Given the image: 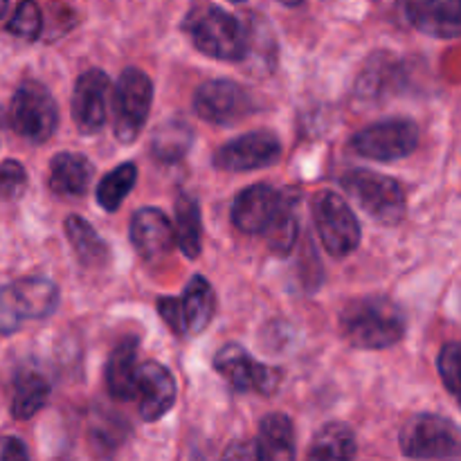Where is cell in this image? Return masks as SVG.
<instances>
[{
	"instance_id": "26",
	"label": "cell",
	"mask_w": 461,
	"mask_h": 461,
	"mask_svg": "<svg viewBox=\"0 0 461 461\" xmlns=\"http://www.w3.org/2000/svg\"><path fill=\"white\" fill-rule=\"evenodd\" d=\"M50 399V383L39 372H23L14 381L12 417L16 421H27L45 408Z\"/></svg>"
},
{
	"instance_id": "40",
	"label": "cell",
	"mask_w": 461,
	"mask_h": 461,
	"mask_svg": "<svg viewBox=\"0 0 461 461\" xmlns=\"http://www.w3.org/2000/svg\"><path fill=\"white\" fill-rule=\"evenodd\" d=\"M232 3H246V0H232Z\"/></svg>"
},
{
	"instance_id": "3",
	"label": "cell",
	"mask_w": 461,
	"mask_h": 461,
	"mask_svg": "<svg viewBox=\"0 0 461 461\" xmlns=\"http://www.w3.org/2000/svg\"><path fill=\"white\" fill-rule=\"evenodd\" d=\"M342 189L360 210L381 225H396L408 212V198L399 180L372 169H351L342 176Z\"/></svg>"
},
{
	"instance_id": "28",
	"label": "cell",
	"mask_w": 461,
	"mask_h": 461,
	"mask_svg": "<svg viewBox=\"0 0 461 461\" xmlns=\"http://www.w3.org/2000/svg\"><path fill=\"white\" fill-rule=\"evenodd\" d=\"M63 230H66L72 250L77 252L84 266H102L108 259V246L99 239V234L86 219L70 214L63 223Z\"/></svg>"
},
{
	"instance_id": "7",
	"label": "cell",
	"mask_w": 461,
	"mask_h": 461,
	"mask_svg": "<svg viewBox=\"0 0 461 461\" xmlns=\"http://www.w3.org/2000/svg\"><path fill=\"white\" fill-rule=\"evenodd\" d=\"M151 77L140 70V68H126L120 79H117L115 95H113V104H115L113 131H115L117 142L131 144L138 140L144 124H147L149 113H151Z\"/></svg>"
},
{
	"instance_id": "1",
	"label": "cell",
	"mask_w": 461,
	"mask_h": 461,
	"mask_svg": "<svg viewBox=\"0 0 461 461\" xmlns=\"http://www.w3.org/2000/svg\"><path fill=\"white\" fill-rule=\"evenodd\" d=\"M340 331L356 349L378 351L403 340L408 331V318L390 297L367 295L349 302L342 309Z\"/></svg>"
},
{
	"instance_id": "27",
	"label": "cell",
	"mask_w": 461,
	"mask_h": 461,
	"mask_svg": "<svg viewBox=\"0 0 461 461\" xmlns=\"http://www.w3.org/2000/svg\"><path fill=\"white\" fill-rule=\"evenodd\" d=\"M192 142H194L192 126L183 120H169L165 122L156 133H153L149 151H151V156L156 158L158 162L171 165V162H178L187 156Z\"/></svg>"
},
{
	"instance_id": "36",
	"label": "cell",
	"mask_w": 461,
	"mask_h": 461,
	"mask_svg": "<svg viewBox=\"0 0 461 461\" xmlns=\"http://www.w3.org/2000/svg\"><path fill=\"white\" fill-rule=\"evenodd\" d=\"M221 461H259V457H257L255 441H232V444L225 448Z\"/></svg>"
},
{
	"instance_id": "23",
	"label": "cell",
	"mask_w": 461,
	"mask_h": 461,
	"mask_svg": "<svg viewBox=\"0 0 461 461\" xmlns=\"http://www.w3.org/2000/svg\"><path fill=\"white\" fill-rule=\"evenodd\" d=\"M16 295L25 320H45L57 311L59 288L45 277H25L16 284H9Z\"/></svg>"
},
{
	"instance_id": "8",
	"label": "cell",
	"mask_w": 461,
	"mask_h": 461,
	"mask_svg": "<svg viewBox=\"0 0 461 461\" xmlns=\"http://www.w3.org/2000/svg\"><path fill=\"white\" fill-rule=\"evenodd\" d=\"M419 144V126L405 117L376 122L351 138V149L358 156L376 162H396L408 158Z\"/></svg>"
},
{
	"instance_id": "17",
	"label": "cell",
	"mask_w": 461,
	"mask_h": 461,
	"mask_svg": "<svg viewBox=\"0 0 461 461\" xmlns=\"http://www.w3.org/2000/svg\"><path fill=\"white\" fill-rule=\"evenodd\" d=\"M95 178V167L81 153L63 151L50 160V178L48 185L59 196L79 198L88 192L90 183Z\"/></svg>"
},
{
	"instance_id": "37",
	"label": "cell",
	"mask_w": 461,
	"mask_h": 461,
	"mask_svg": "<svg viewBox=\"0 0 461 461\" xmlns=\"http://www.w3.org/2000/svg\"><path fill=\"white\" fill-rule=\"evenodd\" d=\"M0 461H30L25 444L16 437H5L0 444Z\"/></svg>"
},
{
	"instance_id": "18",
	"label": "cell",
	"mask_w": 461,
	"mask_h": 461,
	"mask_svg": "<svg viewBox=\"0 0 461 461\" xmlns=\"http://www.w3.org/2000/svg\"><path fill=\"white\" fill-rule=\"evenodd\" d=\"M140 340L129 336L122 338L111 351L106 363L108 394L117 401L135 399V374H138Z\"/></svg>"
},
{
	"instance_id": "9",
	"label": "cell",
	"mask_w": 461,
	"mask_h": 461,
	"mask_svg": "<svg viewBox=\"0 0 461 461\" xmlns=\"http://www.w3.org/2000/svg\"><path fill=\"white\" fill-rule=\"evenodd\" d=\"M214 369L234 392L273 394L282 383V372L270 365L257 363L241 345H225L216 351Z\"/></svg>"
},
{
	"instance_id": "15",
	"label": "cell",
	"mask_w": 461,
	"mask_h": 461,
	"mask_svg": "<svg viewBox=\"0 0 461 461\" xmlns=\"http://www.w3.org/2000/svg\"><path fill=\"white\" fill-rule=\"evenodd\" d=\"M405 16L414 30L435 39H457L461 34L459 0H405Z\"/></svg>"
},
{
	"instance_id": "29",
	"label": "cell",
	"mask_w": 461,
	"mask_h": 461,
	"mask_svg": "<svg viewBox=\"0 0 461 461\" xmlns=\"http://www.w3.org/2000/svg\"><path fill=\"white\" fill-rule=\"evenodd\" d=\"M138 183V167L133 162H124V165L115 167L108 171L97 185V203L106 212H117L129 196L131 189Z\"/></svg>"
},
{
	"instance_id": "4",
	"label": "cell",
	"mask_w": 461,
	"mask_h": 461,
	"mask_svg": "<svg viewBox=\"0 0 461 461\" xmlns=\"http://www.w3.org/2000/svg\"><path fill=\"white\" fill-rule=\"evenodd\" d=\"M399 446L401 453L408 459H450L459 453V428L457 423L441 414H414L401 428Z\"/></svg>"
},
{
	"instance_id": "25",
	"label": "cell",
	"mask_w": 461,
	"mask_h": 461,
	"mask_svg": "<svg viewBox=\"0 0 461 461\" xmlns=\"http://www.w3.org/2000/svg\"><path fill=\"white\" fill-rule=\"evenodd\" d=\"M246 30V54H243V63L250 66V72L264 75L275 68L277 61V43H275L273 30L268 23L261 21L259 16H252L250 21L243 23Z\"/></svg>"
},
{
	"instance_id": "13",
	"label": "cell",
	"mask_w": 461,
	"mask_h": 461,
	"mask_svg": "<svg viewBox=\"0 0 461 461\" xmlns=\"http://www.w3.org/2000/svg\"><path fill=\"white\" fill-rule=\"evenodd\" d=\"M286 205L288 201L282 196V192L273 189L270 185H252L234 198L232 221L241 232L266 234Z\"/></svg>"
},
{
	"instance_id": "35",
	"label": "cell",
	"mask_w": 461,
	"mask_h": 461,
	"mask_svg": "<svg viewBox=\"0 0 461 461\" xmlns=\"http://www.w3.org/2000/svg\"><path fill=\"white\" fill-rule=\"evenodd\" d=\"M158 313H160V318L165 320L167 327H169L176 336H187L178 297H160V300H158Z\"/></svg>"
},
{
	"instance_id": "5",
	"label": "cell",
	"mask_w": 461,
	"mask_h": 461,
	"mask_svg": "<svg viewBox=\"0 0 461 461\" xmlns=\"http://www.w3.org/2000/svg\"><path fill=\"white\" fill-rule=\"evenodd\" d=\"M9 124L14 133L32 144L48 142L59 124V108L52 93L39 81H25L9 104Z\"/></svg>"
},
{
	"instance_id": "12",
	"label": "cell",
	"mask_w": 461,
	"mask_h": 461,
	"mask_svg": "<svg viewBox=\"0 0 461 461\" xmlns=\"http://www.w3.org/2000/svg\"><path fill=\"white\" fill-rule=\"evenodd\" d=\"M111 79L104 70L93 68L79 75L72 90V120L81 135H97L108 117Z\"/></svg>"
},
{
	"instance_id": "6",
	"label": "cell",
	"mask_w": 461,
	"mask_h": 461,
	"mask_svg": "<svg viewBox=\"0 0 461 461\" xmlns=\"http://www.w3.org/2000/svg\"><path fill=\"white\" fill-rule=\"evenodd\" d=\"M313 221L320 241L331 257H349L360 246V223L345 196L322 189L313 196Z\"/></svg>"
},
{
	"instance_id": "24",
	"label": "cell",
	"mask_w": 461,
	"mask_h": 461,
	"mask_svg": "<svg viewBox=\"0 0 461 461\" xmlns=\"http://www.w3.org/2000/svg\"><path fill=\"white\" fill-rule=\"evenodd\" d=\"M356 437L347 423H327L313 437L304 461H354Z\"/></svg>"
},
{
	"instance_id": "20",
	"label": "cell",
	"mask_w": 461,
	"mask_h": 461,
	"mask_svg": "<svg viewBox=\"0 0 461 461\" xmlns=\"http://www.w3.org/2000/svg\"><path fill=\"white\" fill-rule=\"evenodd\" d=\"M403 79L399 61L392 54L378 52L367 59L363 72L356 81V95L363 99H381L396 93Z\"/></svg>"
},
{
	"instance_id": "10",
	"label": "cell",
	"mask_w": 461,
	"mask_h": 461,
	"mask_svg": "<svg viewBox=\"0 0 461 461\" xmlns=\"http://www.w3.org/2000/svg\"><path fill=\"white\" fill-rule=\"evenodd\" d=\"M194 111L210 124H234L257 111V102L243 86L230 79L205 81L194 95Z\"/></svg>"
},
{
	"instance_id": "32",
	"label": "cell",
	"mask_w": 461,
	"mask_h": 461,
	"mask_svg": "<svg viewBox=\"0 0 461 461\" xmlns=\"http://www.w3.org/2000/svg\"><path fill=\"white\" fill-rule=\"evenodd\" d=\"M27 187V171L18 160H5L0 165V201H14Z\"/></svg>"
},
{
	"instance_id": "19",
	"label": "cell",
	"mask_w": 461,
	"mask_h": 461,
	"mask_svg": "<svg viewBox=\"0 0 461 461\" xmlns=\"http://www.w3.org/2000/svg\"><path fill=\"white\" fill-rule=\"evenodd\" d=\"M255 448L259 461H295V426L291 419L282 412L261 419Z\"/></svg>"
},
{
	"instance_id": "21",
	"label": "cell",
	"mask_w": 461,
	"mask_h": 461,
	"mask_svg": "<svg viewBox=\"0 0 461 461\" xmlns=\"http://www.w3.org/2000/svg\"><path fill=\"white\" fill-rule=\"evenodd\" d=\"M178 300L187 336H198V333L205 331L216 311V295L212 284L203 275H194L185 286L183 297H178Z\"/></svg>"
},
{
	"instance_id": "31",
	"label": "cell",
	"mask_w": 461,
	"mask_h": 461,
	"mask_svg": "<svg viewBox=\"0 0 461 461\" xmlns=\"http://www.w3.org/2000/svg\"><path fill=\"white\" fill-rule=\"evenodd\" d=\"M266 237H268L270 248H273L277 255H288V252L293 250V246H295L297 241V219L295 214H293L291 203L284 207V212L279 214V219L275 221L273 228L266 232Z\"/></svg>"
},
{
	"instance_id": "22",
	"label": "cell",
	"mask_w": 461,
	"mask_h": 461,
	"mask_svg": "<svg viewBox=\"0 0 461 461\" xmlns=\"http://www.w3.org/2000/svg\"><path fill=\"white\" fill-rule=\"evenodd\" d=\"M174 243L187 259H196L203 248V219L198 201L180 194L174 205Z\"/></svg>"
},
{
	"instance_id": "14",
	"label": "cell",
	"mask_w": 461,
	"mask_h": 461,
	"mask_svg": "<svg viewBox=\"0 0 461 461\" xmlns=\"http://www.w3.org/2000/svg\"><path fill=\"white\" fill-rule=\"evenodd\" d=\"M135 399L142 421H160L176 403V381L169 369L153 360L140 363L135 374Z\"/></svg>"
},
{
	"instance_id": "33",
	"label": "cell",
	"mask_w": 461,
	"mask_h": 461,
	"mask_svg": "<svg viewBox=\"0 0 461 461\" xmlns=\"http://www.w3.org/2000/svg\"><path fill=\"white\" fill-rule=\"evenodd\" d=\"M459 358H461V349L459 342H446L439 351V376L441 383L446 385V390L450 392L453 396L459 394Z\"/></svg>"
},
{
	"instance_id": "38",
	"label": "cell",
	"mask_w": 461,
	"mask_h": 461,
	"mask_svg": "<svg viewBox=\"0 0 461 461\" xmlns=\"http://www.w3.org/2000/svg\"><path fill=\"white\" fill-rule=\"evenodd\" d=\"M282 5H286V7H297V5H302L304 0H279Z\"/></svg>"
},
{
	"instance_id": "11",
	"label": "cell",
	"mask_w": 461,
	"mask_h": 461,
	"mask_svg": "<svg viewBox=\"0 0 461 461\" xmlns=\"http://www.w3.org/2000/svg\"><path fill=\"white\" fill-rule=\"evenodd\" d=\"M282 156V142L270 131H252L216 149L214 167L228 174H243L275 165Z\"/></svg>"
},
{
	"instance_id": "16",
	"label": "cell",
	"mask_w": 461,
	"mask_h": 461,
	"mask_svg": "<svg viewBox=\"0 0 461 461\" xmlns=\"http://www.w3.org/2000/svg\"><path fill=\"white\" fill-rule=\"evenodd\" d=\"M131 243L142 259H158L174 246V225L156 207H142L131 219Z\"/></svg>"
},
{
	"instance_id": "34",
	"label": "cell",
	"mask_w": 461,
	"mask_h": 461,
	"mask_svg": "<svg viewBox=\"0 0 461 461\" xmlns=\"http://www.w3.org/2000/svg\"><path fill=\"white\" fill-rule=\"evenodd\" d=\"M23 322H25V315L18 306L12 286H3L0 288V336L16 333L23 327Z\"/></svg>"
},
{
	"instance_id": "30",
	"label": "cell",
	"mask_w": 461,
	"mask_h": 461,
	"mask_svg": "<svg viewBox=\"0 0 461 461\" xmlns=\"http://www.w3.org/2000/svg\"><path fill=\"white\" fill-rule=\"evenodd\" d=\"M7 30L12 32L14 36H18V39H39L41 30H43V14H41L39 5H36L34 0H21L16 12H14L12 21L7 23Z\"/></svg>"
},
{
	"instance_id": "39",
	"label": "cell",
	"mask_w": 461,
	"mask_h": 461,
	"mask_svg": "<svg viewBox=\"0 0 461 461\" xmlns=\"http://www.w3.org/2000/svg\"><path fill=\"white\" fill-rule=\"evenodd\" d=\"M7 9H9V0H0V18L7 14Z\"/></svg>"
},
{
	"instance_id": "2",
	"label": "cell",
	"mask_w": 461,
	"mask_h": 461,
	"mask_svg": "<svg viewBox=\"0 0 461 461\" xmlns=\"http://www.w3.org/2000/svg\"><path fill=\"white\" fill-rule=\"evenodd\" d=\"M183 32L194 48L216 61H243L246 30L237 16L216 5H198L189 9Z\"/></svg>"
}]
</instances>
